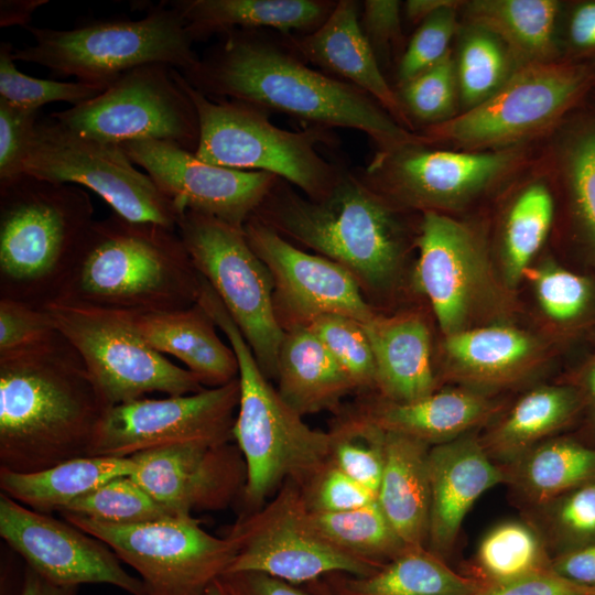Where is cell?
<instances>
[{
    "label": "cell",
    "mask_w": 595,
    "mask_h": 595,
    "mask_svg": "<svg viewBox=\"0 0 595 595\" xmlns=\"http://www.w3.org/2000/svg\"><path fill=\"white\" fill-rule=\"evenodd\" d=\"M244 234L269 269L274 283V307L282 327L306 326L325 314L366 323L376 314L354 275L338 263L293 246L272 227L251 215Z\"/></svg>",
    "instance_id": "17"
},
{
    "label": "cell",
    "mask_w": 595,
    "mask_h": 595,
    "mask_svg": "<svg viewBox=\"0 0 595 595\" xmlns=\"http://www.w3.org/2000/svg\"><path fill=\"white\" fill-rule=\"evenodd\" d=\"M400 7L396 0L364 1L359 23L378 62L401 39Z\"/></svg>",
    "instance_id": "54"
},
{
    "label": "cell",
    "mask_w": 595,
    "mask_h": 595,
    "mask_svg": "<svg viewBox=\"0 0 595 595\" xmlns=\"http://www.w3.org/2000/svg\"><path fill=\"white\" fill-rule=\"evenodd\" d=\"M454 2L452 0H409L405 2V13L410 21L421 23L439 9Z\"/></svg>",
    "instance_id": "59"
},
{
    "label": "cell",
    "mask_w": 595,
    "mask_h": 595,
    "mask_svg": "<svg viewBox=\"0 0 595 595\" xmlns=\"http://www.w3.org/2000/svg\"><path fill=\"white\" fill-rule=\"evenodd\" d=\"M252 215L344 267L360 288L387 286L405 247L404 227L391 202L345 169L320 199L303 197L279 178Z\"/></svg>",
    "instance_id": "4"
},
{
    "label": "cell",
    "mask_w": 595,
    "mask_h": 595,
    "mask_svg": "<svg viewBox=\"0 0 595 595\" xmlns=\"http://www.w3.org/2000/svg\"><path fill=\"white\" fill-rule=\"evenodd\" d=\"M108 409L62 334L0 357V468L29 473L87 456Z\"/></svg>",
    "instance_id": "2"
},
{
    "label": "cell",
    "mask_w": 595,
    "mask_h": 595,
    "mask_svg": "<svg viewBox=\"0 0 595 595\" xmlns=\"http://www.w3.org/2000/svg\"><path fill=\"white\" fill-rule=\"evenodd\" d=\"M415 279L430 300L442 331H463L484 269L474 235L437 210L423 212L416 238Z\"/></svg>",
    "instance_id": "22"
},
{
    "label": "cell",
    "mask_w": 595,
    "mask_h": 595,
    "mask_svg": "<svg viewBox=\"0 0 595 595\" xmlns=\"http://www.w3.org/2000/svg\"><path fill=\"white\" fill-rule=\"evenodd\" d=\"M430 516L426 549L447 560L475 501L505 483V474L479 440L463 435L429 450Z\"/></svg>",
    "instance_id": "23"
},
{
    "label": "cell",
    "mask_w": 595,
    "mask_h": 595,
    "mask_svg": "<svg viewBox=\"0 0 595 595\" xmlns=\"http://www.w3.org/2000/svg\"><path fill=\"white\" fill-rule=\"evenodd\" d=\"M239 398L236 378L196 393L141 398L113 405L101 419L87 455L129 457L187 442L228 443Z\"/></svg>",
    "instance_id": "16"
},
{
    "label": "cell",
    "mask_w": 595,
    "mask_h": 595,
    "mask_svg": "<svg viewBox=\"0 0 595 595\" xmlns=\"http://www.w3.org/2000/svg\"><path fill=\"white\" fill-rule=\"evenodd\" d=\"M361 324L374 353L381 398L409 402L435 391L430 334L419 316L375 315Z\"/></svg>",
    "instance_id": "28"
},
{
    "label": "cell",
    "mask_w": 595,
    "mask_h": 595,
    "mask_svg": "<svg viewBox=\"0 0 595 595\" xmlns=\"http://www.w3.org/2000/svg\"><path fill=\"white\" fill-rule=\"evenodd\" d=\"M559 3L553 0H476L466 4L472 26L507 47L517 67L554 61Z\"/></svg>",
    "instance_id": "34"
},
{
    "label": "cell",
    "mask_w": 595,
    "mask_h": 595,
    "mask_svg": "<svg viewBox=\"0 0 595 595\" xmlns=\"http://www.w3.org/2000/svg\"><path fill=\"white\" fill-rule=\"evenodd\" d=\"M553 556L595 541V480L526 509Z\"/></svg>",
    "instance_id": "39"
},
{
    "label": "cell",
    "mask_w": 595,
    "mask_h": 595,
    "mask_svg": "<svg viewBox=\"0 0 595 595\" xmlns=\"http://www.w3.org/2000/svg\"><path fill=\"white\" fill-rule=\"evenodd\" d=\"M48 0H1L0 26L20 25L28 28L34 11Z\"/></svg>",
    "instance_id": "57"
},
{
    "label": "cell",
    "mask_w": 595,
    "mask_h": 595,
    "mask_svg": "<svg viewBox=\"0 0 595 595\" xmlns=\"http://www.w3.org/2000/svg\"><path fill=\"white\" fill-rule=\"evenodd\" d=\"M60 513L121 526L185 517L159 502L131 476L106 482L72 501Z\"/></svg>",
    "instance_id": "40"
},
{
    "label": "cell",
    "mask_w": 595,
    "mask_h": 595,
    "mask_svg": "<svg viewBox=\"0 0 595 595\" xmlns=\"http://www.w3.org/2000/svg\"><path fill=\"white\" fill-rule=\"evenodd\" d=\"M24 174L84 186L117 215L176 229L182 209L136 167L121 145L79 136L52 119L37 121Z\"/></svg>",
    "instance_id": "13"
},
{
    "label": "cell",
    "mask_w": 595,
    "mask_h": 595,
    "mask_svg": "<svg viewBox=\"0 0 595 595\" xmlns=\"http://www.w3.org/2000/svg\"><path fill=\"white\" fill-rule=\"evenodd\" d=\"M562 163L577 216L595 242V116L584 118L569 133Z\"/></svg>",
    "instance_id": "47"
},
{
    "label": "cell",
    "mask_w": 595,
    "mask_h": 595,
    "mask_svg": "<svg viewBox=\"0 0 595 595\" xmlns=\"http://www.w3.org/2000/svg\"><path fill=\"white\" fill-rule=\"evenodd\" d=\"M278 392L301 416L336 410L354 383L306 327L285 331L277 363Z\"/></svg>",
    "instance_id": "29"
},
{
    "label": "cell",
    "mask_w": 595,
    "mask_h": 595,
    "mask_svg": "<svg viewBox=\"0 0 595 595\" xmlns=\"http://www.w3.org/2000/svg\"><path fill=\"white\" fill-rule=\"evenodd\" d=\"M89 194L30 175L0 187V298H60L95 223Z\"/></svg>",
    "instance_id": "6"
},
{
    "label": "cell",
    "mask_w": 595,
    "mask_h": 595,
    "mask_svg": "<svg viewBox=\"0 0 595 595\" xmlns=\"http://www.w3.org/2000/svg\"><path fill=\"white\" fill-rule=\"evenodd\" d=\"M60 336L44 307L0 298V357L42 348Z\"/></svg>",
    "instance_id": "49"
},
{
    "label": "cell",
    "mask_w": 595,
    "mask_h": 595,
    "mask_svg": "<svg viewBox=\"0 0 595 595\" xmlns=\"http://www.w3.org/2000/svg\"><path fill=\"white\" fill-rule=\"evenodd\" d=\"M504 43L488 31L472 26L464 35L456 72L463 105L470 109L496 93L516 68Z\"/></svg>",
    "instance_id": "42"
},
{
    "label": "cell",
    "mask_w": 595,
    "mask_h": 595,
    "mask_svg": "<svg viewBox=\"0 0 595 595\" xmlns=\"http://www.w3.org/2000/svg\"><path fill=\"white\" fill-rule=\"evenodd\" d=\"M204 595H232L220 578L214 581L205 591Z\"/></svg>",
    "instance_id": "61"
},
{
    "label": "cell",
    "mask_w": 595,
    "mask_h": 595,
    "mask_svg": "<svg viewBox=\"0 0 595 595\" xmlns=\"http://www.w3.org/2000/svg\"><path fill=\"white\" fill-rule=\"evenodd\" d=\"M397 95L412 125L419 121L430 127L455 117L459 91L456 61L452 52L400 85Z\"/></svg>",
    "instance_id": "44"
},
{
    "label": "cell",
    "mask_w": 595,
    "mask_h": 595,
    "mask_svg": "<svg viewBox=\"0 0 595 595\" xmlns=\"http://www.w3.org/2000/svg\"><path fill=\"white\" fill-rule=\"evenodd\" d=\"M13 46L0 43V98L10 105L31 111H39L52 102L83 104L105 89L80 82H60L29 76L18 69L13 57Z\"/></svg>",
    "instance_id": "45"
},
{
    "label": "cell",
    "mask_w": 595,
    "mask_h": 595,
    "mask_svg": "<svg viewBox=\"0 0 595 595\" xmlns=\"http://www.w3.org/2000/svg\"><path fill=\"white\" fill-rule=\"evenodd\" d=\"M310 518L316 531L333 547L378 566L391 561L408 548L377 500L340 512L310 511Z\"/></svg>",
    "instance_id": "38"
},
{
    "label": "cell",
    "mask_w": 595,
    "mask_h": 595,
    "mask_svg": "<svg viewBox=\"0 0 595 595\" xmlns=\"http://www.w3.org/2000/svg\"><path fill=\"white\" fill-rule=\"evenodd\" d=\"M332 595H475L480 584L426 547H408L376 572L322 577Z\"/></svg>",
    "instance_id": "31"
},
{
    "label": "cell",
    "mask_w": 595,
    "mask_h": 595,
    "mask_svg": "<svg viewBox=\"0 0 595 595\" xmlns=\"http://www.w3.org/2000/svg\"><path fill=\"white\" fill-rule=\"evenodd\" d=\"M121 148L180 209L208 215L239 229L280 178L268 172L214 165L165 141H130Z\"/></svg>",
    "instance_id": "20"
},
{
    "label": "cell",
    "mask_w": 595,
    "mask_h": 595,
    "mask_svg": "<svg viewBox=\"0 0 595 595\" xmlns=\"http://www.w3.org/2000/svg\"><path fill=\"white\" fill-rule=\"evenodd\" d=\"M44 309L80 356L109 408L151 392L170 397L205 389L194 374L141 337L132 313L67 300L52 301Z\"/></svg>",
    "instance_id": "9"
},
{
    "label": "cell",
    "mask_w": 595,
    "mask_h": 595,
    "mask_svg": "<svg viewBox=\"0 0 595 595\" xmlns=\"http://www.w3.org/2000/svg\"><path fill=\"white\" fill-rule=\"evenodd\" d=\"M312 512H340L369 505L377 495L327 463L301 487Z\"/></svg>",
    "instance_id": "50"
},
{
    "label": "cell",
    "mask_w": 595,
    "mask_h": 595,
    "mask_svg": "<svg viewBox=\"0 0 595 595\" xmlns=\"http://www.w3.org/2000/svg\"><path fill=\"white\" fill-rule=\"evenodd\" d=\"M25 29L34 44L14 48L15 62L37 64L102 89L142 65L165 64L184 74L199 62L183 18L166 1L150 6L140 19L90 20L67 30Z\"/></svg>",
    "instance_id": "7"
},
{
    "label": "cell",
    "mask_w": 595,
    "mask_h": 595,
    "mask_svg": "<svg viewBox=\"0 0 595 595\" xmlns=\"http://www.w3.org/2000/svg\"><path fill=\"white\" fill-rule=\"evenodd\" d=\"M551 567L575 583L595 587V541L553 556Z\"/></svg>",
    "instance_id": "56"
},
{
    "label": "cell",
    "mask_w": 595,
    "mask_h": 595,
    "mask_svg": "<svg viewBox=\"0 0 595 595\" xmlns=\"http://www.w3.org/2000/svg\"><path fill=\"white\" fill-rule=\"evenodd\" d=\"M131 476L159 502L181 516L218 511L240 499L246 480L245 458L237 445L187 442L132 455Z\"/></svg>",
    "instance_id": "21"
},
{
    "label": "cell",
    "mask_w": 595,
    "mask_h": 595,
    "mask_svg": "<svg viewBox=\"0 0 595 595\" xmlns=\"http://www.w3.org/2000/svg\"><path fill=\"white\" fill-rule=\"evenodd\" d=\"M586 385L592 400L595 402V364L588 372Z\"/></svg>",
    "instance_id": "62"
},
{
    "label": "cell",
    "mask_w": 595,
    "mask_h": 595,
    "mask_svg": "<svg viewBox=\"0 0 595 595\" xmlns=\"http://www.w3.org/2000/svg\"><path fill=\"white\" fill-rule=\"evenodd\" d=\"M61 516L137 571L145 595H204L236 556L232 540L206 532L193 516L129 526Z\"/></svg>",
    "instance_id": "14"
},
{
    "label": "cell",
    "mask_w": 595,
    "mask_h": 595,
    "mask_svg": "<svg viewBox=\"0 0 595 595\" xmlns=\"http://www.w3.org/2000/svg\"><path fill=\"white\" fill-rule=\"evenodd\" d=\"M551 564L552 555L533 524L508 520L485 533L462 573L482 586L551 570Z\"/></svg>",
    "instance_id": "37"
},
{
    "label": "cell",
    "mask_w": 595,
    "mask_h": 595,
    "mask_svg": "<svg viewBox=\"0 0 595 595\" xmlns=\"http://www.w3.org/2000/svg\"><path fill=\"white\" fill-rule=\"evenodd\" d=\"M304 587L314 595H332V593L329 592V589L327 588L326 584L324 583L322 578L311 582L304 585Z\"/></svg>",
    "instance_id": "60"
},
{
    "label": "cell",
    "mask_w": 595,
    "mask_h": 595,
    "mask_svg": "<svg viewBox=\"0 0 595 595\" xmlns=\"http://www.w3.org/2000/svg\"><path fill=\"white\" fill-rule=\"evenodd\" d=\"M595 83L592 66L548 62L516 67L502 86L477 106L421 136L428 144L450 143L478 151L504 148L553 126Z\"/></svg>",
    "instance_id": "10"
},
{
    "label": "cell",
    "mask_w": 595,
    "mask_h": 595,
    "mask_svg": "<svg viewBox=\"0 0 595 595\" xmlns=\"http://www.w3.org/2000/svg\"><path fill=\"white\" fill-rule=\"evenodd\" d=\"M226 537L236 545L227 573L259 572L301 586L332 573L366 576L381 567L327 542L313 527L294 482L284 483L258 510L239 516Z\"/></svg>",
    "instance_id": "15"
},
{
    "label": "cell",
    "mask_w": 595,
    "mask_h": 595,
    "mask_svg": "<svg viewBox=\"0 0 595 595\" xmlns=\"http://www.w3.org/2000/svg\"><path fill=\"white\" fill-rule=\"evenodd\" d=\"M575 403L573 392L566 388L533 389L478 440L496 464H509L563 426L572 415Z\"/></svg>",
    "instance_id": "35"
},
{
    "label": "cell",
    "mask_w": 595,
    "mask_h": 595,
    "mask_svg": "<svg viewBox=\"0 0 595 595\" xmlns=\"http://www.w3.org/2000/svg\"><path fill=\"white\" fill-rule=\"evenodd\" d=\"M267 30H234L219 35L197 66L182 74L212 99L246 102L312 122L367 134L381 152L422 143L360 88L305 65L283 40Z\"/></svg>",
    "instance_id": "1"
},
{
    "label": "cell",
    "mask_w": 595,
    "mask_h": 595,
    "mask_svg": "<svg viewBox=\"0 0 595 595\" xmlns=\"http://www.w3.org/2000/svg\"><path fill=\"white\" fill-rule=\"evenodd\" d=\"M39 111L14 107L0 98V187L24 174V162L37 123Z\"/></svg>",
    "instance_id": "51"
},
{
    "label": "cell",
    "mask_w": 595,
    "mask_h": 595,
    "mask_svg": "<svg viewBox=\"0 0 595 595\" xmlns=\"http://www.w3.org/2000/svg\"><path fill=\"white\" fill-rule=\"evenodd\" d=\"M510 150L457 152L409 144L378 151L369 165L357 172L387 199L435 210L453 206L506 173L516 160Z\"/></svg>",
    "instance_id": "19"
},
{
    "label": "cell",
    "mask_w": 595,
    "mask_h": 595,
    "mask_svg": "<svg viewBox=\"0 0 595 595\" xmlns=\"http://www.w3.org/2000/svg\"><path fill=\"white\" fill-rule=\"evenodd\" d=\"M359 4L336 1L325 22L315 31L283 35L304 60L342 77L370 95L400 126L411 131L397 93L390 87L359 23Z\"/></svg>",
    "instance_id": "24"
},
{
    "label": "cell",
    "mask_w": 595,
    "mask_h": 595,
    "mask_svg": "<svg viewBox=\"0 0 595 595\" xmlns=\"http://www.w3.org/2000/svg\"><path fill=\"white\" fill-rule=\"evenodd\" d=\"M50 117L79 136L118 145L159 140L195 153L199 141L195 106L165 64L130 69L96 97Z\"/></svg>",
    "instance_id": "12"
},
{
    "label": "cell",
    "mask_w": 595,
    "mask_h": 595,
    "mask_svg": "<svg viewBox=\"0 0 595 595\" xmlns=\"http://www.w3.org/2000/svg\"><path fill=\"white\" fill-rule=\"evenodd\" d=\"M355 411L385 432L433 446L465 435L495 412V404L473 391L443 390L409 402L380 397L359 404Z\"/></svg>",
    "instance_id": "27"
},
{
    "label": "cell",
    "mask_w": 595,
    "mask_h": 595,
    "mask_svg": "<svg viewBox=\"0 0 595 595\" xmlns=\"http://www.w3.org/2000/svg\"><path fill=\"white\" fill-rule=\"evenodd\" d=\"M193 42L234 30H275L283 35L318 29L336 1L326 0H175Z\"/></svg>",
    "instance_id": "26"
},
{
    "label": "cell",
    "mask_w": 595,
    "mask_h": 595,
    "mask_svg": "<svg viewBox=\"0 0 595 595\" xmlns=\"http://www.w3.org/2000/svg\"><path fill=\"white\" fill-rule=\"evenodd\" d=\"M306 327L343 368L356 390L376 388V364L363 324L348 316L325 314Z\"/></svg>",
    "instance_id": "46"
},
{
    "label": "cell",
    "mask_w": 595,
    "mask_h": 595,
    "mask_svg": "<svg viewBox=\"0 0 595 595\" xmlns=\"http://www.w3.org/2000/svg\"><path fill=\"white\" fill-rule=\"evenodd\" d=\"M444 347L457 377L484 385L518 377L536 351L532 338L505 326L459 331L446 336Z\"/></svg>",
    "instance_id": "36"
},
{
    "label": "cell",
    "mask_w": 595,
    "mask_h": 595,
    "mask_svg": "<svg viewBox=\"0 0 595 595\" xmlns=\"http://www.w3.org/2000/svg\"><path fill=\"white\" fill-rule=\"evenodd\" d=\"M174 75L193 101L199 121L195 155L207 163L245 171H262L320 199L336 184L343 167L326 161L316 150L329 134L325 128L303 131L281 129L268 111L240 101L212 99L174 68Z\"/></svg>",
    "instance_id": "8"
},
{
    "label": "cell",
    "mask_w": 595,
    "mask_h": 595,
    "mask_svg": "<svg viewBox=\"0 0 595 595\" xmlns=\"http://www.w3.org/2000/svg\"><path fill=\"white\" fill-rule=\"evenodd\" d=\"M176 231L196 270L215 290L249 345L263 375L275 378L285 336L274 307L271 273L242 229L183 210Z\"/></svg>",
    "instance_id": "11"
},
{
    "label": "cell",
    "mask_w": 595,
    "mask_h": 595,
    "mask_svg": "<svg viewBox=\"0 0 595 595\" xmlns=\"http://www.w3.org/2000/svg\"><path fill=\"white\" fill-rule=\"evenodd\" d=\"M132 320L153 349L181 360L203 386L219 387L238 378L232 348L218 337L215 322L198 302L184 310L132 314Z\"/></svg>",
    "instance_id": "25"
},
{
    "label": "cell",
    "mask_w": 595,
    "mask_h": 595,
    "mask_svg": "<svg viewBox=\"0 0 595 595\" xmlns=\"http://www.w3.org/2000/svg\"><path fill=\"white\" fill-rule=\"evenodd\" d=\"M136 468L132 456L88 455L29 473L0 468V489L26 508L50 515L115 477L132 476Z\"/></svg>",
    "instance_id": "32"
},
{
    "label": "cell",
    "mask_w": 595,
    "mask_h": 595,
    "mask_svg": "<svg viewBox=\"0 0 595 595\" xmlns=\"http://www.w3.org/2000/svg\"><path fill=\"white\" fill-rule=\"evenodd\" d=\"M553 217V202L548 188L534 184L513 203L505 228L506 273L517 282L545 239Z\"/></svg>",
    "instance_id": "43"
},
{
    "label": "cell",
    "mask_w": 595,
    "mask_h": 595,
    "mask_svg": "<svg viewBox=\"0 0 595 595\" xmlns=\"http://www.w3.org/2000/svg\"><path fill=\"white\" fill-rule=\"evenodd\" d=\"M78 588L53 584L25 565L18 595H78Z\"/></svg>",
    "instance_id": "58"
},
{
    "label": "cell",
    "mask_w": 595,
    "mask_h": 595,
    "mask_svg": "<svg viewBox=\"0 0 595 595\" xmlns=\"http://www.w3.org/2000/svg\"><path fill=\"white\" fill-rule=\"evenodd\" d=\"M0 536L26 566L53 584H108L130 595H145L141 578L128 573L106 543L2 493Z\"/></svg>",
    "instance_id": "18"
},
{
    "label": "cell",
    "mask_w": 595,
    "mask_h": 595,
    "mask_svg": "<svg viewBox=\"0 0 595 595\" xmlns=\"http://www.w3.org/2000/svg\"><path fill=\"white\" fill-rule=\"evenodd\" d=\"M475 595H595V587L575 583L551 569L502 583L482 585Z\"/></svg>",
    "instance_id": "53"
},
{
    "label": "cell",
    "mask_w": 595,
    "mask_h": 595,
    "mask_svg": "<svg viewBox=\"0 0 595 595\" xmlns=\"http://www.w3.org/2000/svg\"><path fill=\"white\" fill-rule=\"evenodd\" d=\"M329 435L328 463L377 495L385 465L386 432L354 411L340 418Z\"/></svg>",
    "instance_id": "41"
},
{
    "label": "cell",
    "mask_w": 595,
    "mask_h": 595,
    "mask_svg": "<svg viewBox=\"0 0 595 595\" xmlns=\"http://www.w3.org/2000/svg\"><path fill=\"white\" fill-rule=\"evenodd\" d=\"M430 447L415 439L386 432L385 465L377 502L408 547H426Z\"/></svg>",
    "instance_id": "30"
},
{
    "label": "cell",
    "mask_w": 595,
    "mask_h": 595,
    "mask_svg": "<svg viewBox=\"0 0 595 595\" xmlns=\"http://www.w3.org/2000/svg\"><path fill=\"white\" fill-rule=\"evenodd\" d=\"M197 302L229 340L239 366L240 398L232 440L247 467L239 516L261 508L286 482L304 486L329 459L331 435L311 429L260 369L249 345L210 284Z\"/></svg>",
    "instance_id": "5"
},
{
    "label": "cell",
    "mask_w": 595,
    "mask_h": 595,
    "mask_svg": "<svg viewBox=\"0 0 595 595\" xmlns=\"http://www.w3.org/2000/svg\"><path fill=\"white\" fill-rule=\"evenodd\" d=\"M458 3L443 7L421 22L400 60L399 86L439 63L451 51L448 45L458 26Z\"/></svg>",
    "instance_id": "48"
},
{
    "label": "cell",
    "mask_w": 595,
    "mask_h": 595,
    "mask_svg": "<svg viewBox=\"0 0 595 595\" xmlns=\"http://www.w3.org/2000/svg\"><path fill=\"white\" fill-rule=\"evenodd\" d=\"M500 466L504 484L530 509L595 480V450L571 440L551 439Z\"/></svg>",
    "instance_id": "33"
},
{
    "label": "cell",
    "mask_w": 595,
    "mask_h": 595,
    "mask_svg": "<svg viewBox=\"0 0 595 595\" xmlns=\"http://www.w3.org/2000/svg\"><path fill=\"white\" fill-rule=\"evenodd\" d=\"M202 275L176 229L126 219L95 220L57 300L148 314L197 303Z\"/></svg>",
    "instance_id": "3"
},
{
    "label": "cell",
    "mask_w": 595,
    "mask_h": 595,
    "mask_svg": "<svg viewBox=\"0 0 595 595\" xmlns=\"http://www.w3.org/2000/svg\"><path fill=\"white\" fill-rule=\"evenodd\" d=\"M539 302L554 320L576 316L588 299V285L581 277L558 268H542L532 273Z\"/></svg>",
    "instance_id": "52"
},
{
    "label": "cell",
    "mask_w": 595,
    "mask_h": 595,
    "mask_svg": "<svg viewBox=\"0 0 595 595\" xmlns=\"http://www.w3.org/2000/svg\"><path fill=\"white\" fill-rule=\"evenodd\" d=\"M220 580L232 595H314L305 587L259 572L226 573Z\"/></svg>",
    "instance_id": "55"
}]
</instances>
